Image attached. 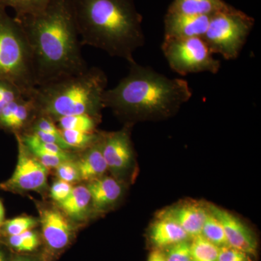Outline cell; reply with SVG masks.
Listing matches in <instances>:
<instances>
[{
  "instance_id": "1",
  "label": "cell",
  "mask_w": 261,
  "mask_h": 261,
  "mask_svg": "<svg viewBox=\"0 0 261 261\" xmlns=\"http://www.w3.org/2000/svg\"><path fill=\"white\" fill-rule=\"evenodd\" d=\"M15 18L32 49L37 87L89 68L81 50L71 0H51L37 14Z\"/></svg>"
},
{
  "instance_id": "2",
  "label": "cell",
  "mask_w": 261,
  "mask_h": 261,
  "mask_svg": "<svg viewBox=\"0 0 261 261\" xmlns=\"http://www.w3.org/2000/svg\"><path fill=\"white\" fill-rule=\"evenodd\" d=\"M82 45L135 62L134 53L145 43L142 16L134 0H71Z\"/></svg>"
},
{
  "instance_id": "3",
  "label": "cell",
  "mask_w": 261,
  "mask_h": 261,
  "mask_svg": "<svg viewBox=\"0 0 261 261\" xmlns=\"http://www.w3.org/2000/svg\"><path fill=\"white\" fill-rule=\"evenodd\" d=\"M129 71L114 88L103 94V106L130 121L162 119L172 116L191 99L190 84L170 79L149 66L130 63Z\"/></svg>"
},
{
  "instance_id": "4",
  "label": "cell",
  "mask_w": 261,
  "mask_h": 261,
  "mask_svg": "<svg viewBox=\"0 0 261 261\" xmlns=\"http://www.w3.org/2000/svg\"><path fill=\"white\" fill-rule=\"evenodd\" d=\"M106 73L97 67L38 86L31 99L39 114L56 121L61 117L89 115L100 118Z\"/></svg>"
},
{
  "instance_id": "5",
  "label": "cell",
  "mask_w": 261,
  "mask_h": 261,
  "mask_svg": "<svg viewBox=\"0 0 261 261\" xmlns=\"http://www.w3.org/2000/svg\"><path fill=\"white\" fill-rule=\"evenodd\" d=\"M0 80L14 85L24 97L37 87L32 49L23 27L0 6Z\"/></svg>"
},
{
  "instance_id": "6",
  "label": "cell",
  "mask_w": 261,
  "mask_h": 261,
  "mask_svg": "<svg viewBox=\"0 0 261 261\" xmlns=\"http://www.w3.org/2000/svg\"><path fill=\"white\" fill-rule=\"evenodd\" d=\"M254 25L252 17L230 5L211 15L202 39L213 54L232 61L240 56Z\"/></svg>"
},
{
  "instance_id": "7",
  "label": "cell",
  "mask_w": 261,
  "mask_h": 261,
  "mask_svg": "<svg viewBox=\"0 0 261 261\" xmlns=\"http://www.w3.org/2000/svg\"><path fill=\"white\" fill-rule=\"evenodd\" d=\"M161 49L171 69L181 75L203 72L216 74L221 68V62L214 58L201 37L164 38Z\"/></svg>"
},
{
  "instance_id": "8",
  "label": "cell",
  "mask_w": 261,
  "mask_h": 261,
  "mask_svg": "<svg viewBox=\"0 0 261 261\" xmlns=\"http://www.w3.org/2000/svg\"><path fill=\"white\" fill-rule=\"evenodd\" d=\"M15 135L18 150L16 167L11 177L0 184V189L16 194L44 191L47 186V168L24 145L20 136Z\"/></svg>"
},
{
  "instance_id": "9",
  "label": "cell",
  "mask_w": 261,
  "mask_h": 261,
  "mask_svg": "<svg viewBox=\"0 0 261 261\" xmlns=\"http://www.w3.org/2000/svg\"><path fill=\"white\" fill-rule=\"evenodd\" d=\"M42 240L47 254L59 255L70 246L75 237V229L69 219L60 209L51 206L38 207Z\"/></svg>"
},
{
  "instance_id": "10",
  "label": "cell",
  "mask_w": 261,
  "mask_h": 261,
  "mask_svg": "<svg viewBox=\"0 0 261 261\" xmlns=\"http://www.w3.org/2000/svg\"><path fill=\"white\" fill-rule=\"evenodd\" d=\"M130 124L118 132L102 133V154L108 169L116 177L123 176L134 162L133 146L130 140Z\"/></svg>"
},
{
  "instance_id": "11",
  "label": "cell",
  "mask_w": 261,
  "mask_h": 261,
  "mask_svg": "<svg viewBox=\"0 0 261 261\" xmlns=\"http://www.w3.org/2000/svg\"><path fill=\"white\" fill-rule=\"evenodd\" d=\"M207 207L222 225L228 246L245 252L250 256H255L257 242L251 230L241 220L227 211L214 205H207Z\"/></svg>"
},
{
  "instance_id": "12",
  "label": "cell",
  "mask_w": 261,
  "mask_h": 261,
  "mask_svg": "<svg viewBox=\"0 0 261 261\" xmlns=\"http://www.w3.org/2000/svg\"><path fill=\"white\" fill-rule=\"evenodd\" d=\"M207 214V205L187 202L161 211L159 217L172 220L185 230L190 238H193L201 234Z\"/></svg>"
},
{
  "instance_id": "13",
  "label": "cell",
  "mask_w": 261,
  "mask_h": 261,
  "mask_svg": "<svg viewBox=\"0 0 261 261\" xmlns=\"http://www.w3.org/2000/svg\"><path fill=\"white\" fill-rule=\"evenodd\" d=\"M210 17L167 12L164 18V38H202L208 27Z\"/></svg>"
},
{
  "instance_id": "14",
  "label": "cell",
  "mask_w": 261,
  "mask_h": 261,
  "mask_svg": "<svg viewBox=\"0 0 261 261\" xmlns=\"http://www.w3.org/2000/svg\"><path fill=\"white\" fill-rule=\"evenodd\" d=\"M38 113L31 98L22 97L10 102L0 115V128L14 134L25 133Z\"/></svg>"
},
{
  "instance_id": "15",
  "label": "cell",
  "mask_w": 261,
  "mask_h": 261,
  "mask_svg": "<svg viewBox=\"0 0 261 261\" xmlns=\"http://www.w3.org/2000/svg\"><path fill=\"white\" fill-rule=\"evenodd\" d=\"M87 187L90 192L92 210L97 213L111 209L123 194L121 184L112 176H103L88 182Z\"/></svg>"
},
{
  "instance_id": "16",
  "label": "cell",
  "mask_w": 261,
  "mask_h": 261,
  "mask_svg": "<svg viewBox=\"0 0 261 261\" xmlns=\"http://www.w3.org/2000/svg\"><path fill=\"white\" fill-rule=\"evenodd\" d=\"M102 135L99 140L88 148L76 161L80 170L81 180L90 182L105 176L108 171L107 163L102 154Z\"/></svg>"
},
{
  "instance_id": "17",
  "label": "cell",
  "mask_w": 261,
  "mask_h": 261,
  "mask_svg": "<svg viewBox=\"0 0 261 261\" xmlns=\"http://www.w3.org/2000/svg\"><path fill=\"white\" fill-rule=\"evenodd\" d=\"M149 239L155 249L164 250L175 244L188 240L190 237L172 220L159 217L151 226Z\"/></svg>"
},
{
  "instance_id": "18",
  "label": "cell",
  "mask_w": 261,
  "mask_h": 261,
  "mask_svg": "<svg viewBox=\"0 0 261 261\" xmlns=\"http://www.w3.org/2000/svg\"><path fill=\"white\" fill-rule=\"evenodd\" d=\"M60 210L74 221L85 219L92 208V199L87 187L80 185L73 187L71 193L63 202L58 203Z\"/></svg>"
},
{
  "instance_id": "19",
  "label": "cell",
  "mask_w": 261,
  "mask_h": 261,
  "mask_svg": "<svg viewBox=\"0 0 261 261\" xmlns=\"http://www.w3.org/2000/svg\"><path fill=\"white\" fill-rule=\"evenodd\" d=\"M230 6L224 0H173L168 13L188 15H211Z\"/></svg>"
},
{
  "instance_id": "20",
  "label": "cell",
  "mask_w": 261,
  "mask_h": 261,
  "mask_svg": "<svg viewBox=\"0 0 261 261\" xmlns=\"http://www.w3.org/2000/svg\"><path fill=\"white\" fill-rule=\"evenodd\" d=\"M3 243L13 253L31 254L35 252L42 244V237L34 229L15 236L0 238Z\"/></svg>"
},
{
  "instance_id": "21",
  "label": "cell",
  "mask_w": 261,
  "mask_h": 261,
  "mask_svg": "<svg viewBox=\"0 0 261 261\" xmlns=\"http://www.w3.org/2000/svg\"><path fill=\"white\" fill-rule=\"evenodd\" d=\"M100 118L89 115H77L61 117L56 121L61 130H75L79 132L93 133L96 132V127Z\"/></svg>"
},
{
  "instance_id": "22",
  "label": "cell",
  "mask_w": 261,
  "mask_h": 261,
  "mask_svg": "<svg viewBox=\"0 0 261 261\" xmlns=\"http://www.w3.org/2000/svg\"><path fill=\"white\" fill-rule=\"evenodd\" d=\"M39 219L32 216H21L5 220L0 226V238L20 234L34 229L39 224Z\"/></svg>"
},
{
  "instance_id": "23",
  "label": "cell",
  "mask_w": 261,
  "mask_h": 261,
  "mask_svg": "<svg viewBox=\"0 0 261 261\" xmlns=\"http://www.w3.org/2000/svg\"><path fill=\"white\" fill-rule=\"evenodd\" d=\"M220 247L206 240L202 235L192 238L190 252L192 261H217Z\"/></svg>"
},
{
  "instance_id": "24",
  "label": "cell",
  "mask_w": 261,
  "mask_h": 261,
  "mask_svg": "<svg viewBox=\"0 0 261 261\" xmlns=\"http://www.w3.org/2000/svg\"><path fill=\"white\" fill-rule=\"evenodd\" d=\"M51 2V0H0V6L13 8L15 17H22L40 13Z\"/></svg>"
},
{
  "instance_id": "25",
  "label": "cell",
  "mask_w": 261,
  "mask_h": 261,
  "mask_svg": "<svg viewBox=\"0 0 261 261\" xmlns=\"http://www.w3.org/2000/svg\"><path fill=\"white\" fill-rule=\"evenodd\" d=\"M201 235L216 246H228L222 225L209 209L208 214L202 226Z\"/></svg>"
},
{
  "instance_id": "26",
  "label": "cell",
  "mask_w": 261,
  "mask_h": 261,
  "mask_svg": "<svg viewBox=\"0 0 261 261\" xmlns=\"http://www.w3.org/2000/svg\"><path fill=\"white\" fill-rule=\"evenodd\" d=\"M101 134L97 132L87 133L75 130H61L63 140L73 150H83L93 145L100 139Z\"/></svg>"
},
{
  "instance_id": "27",
  "label": "cell",
  "mask_w": 261,
  "mask_h": 261,
  "mask_svg": "<svg viewBox=\"0 0 261 261\" xmlns=\"http://www.w3.org/2000/svg\"><path fill=\"white\" fill-rule=\"evenodd\" d=\"M164 250H166L163 252L166 261H192L189 240L175 244Z\"/></svg>"
},
{
  "instance_id": "28",
  "label": "cell",
  "mask_w": 261,
  "mask_h": 261,
  "mask_svg": "<svg viewBox=\"0 0 261 261\" xmlns=\"http://www.w3.org/2000/svg\"><path fill=\"white\" fill-rule=\"evenodd\" d=\"M56 170L57 176L59 179L70 184L77 183L81 181L80 170L74 159L64 161Z\"/></svg>"
},
{
  "instance_id": "29",
  "label": "cell",
  "mask_w": 261,
  "mask_h": 261,
  "mask_svg": "<svg viewBox=\"0 0 261 261\" xmlns=\"http://www.w3.org/2000/svg\"><path fill=\"white\" fill-rule=\"evenodd\" d=\"M22 96H23V94L14 85L5 81L0 80V115L10 102Z\"/></svg>"
},
{
  "instance_id": "30",
  "label": "cell",
  "mask_w": 261,
  "mask_h": 261,
  "mask_svg": "<svg viewBox=\"0 0 261 261\" xmlns=\"http://www.w3.org/2000/svg\"><path fill=\"white\" fill-rule=\"evenodd\" d=\"M29 150L48 170L56 169L60 164L64 161L75 159V158L74 159H68V158L62 157V156L49 153V152H44V151L38 149H29Z\"/></svg>"
},
{
  "instance_id": "31",
  "label": "cell",
  "mask_w": 261,
  "mask_h": 261,
  "mask_svg": "<svg viewBox=\"0 0 261 261\" xmlns=\"http://www.w3.org/2000/svg\"><path fill=\"white\" fill-rule=\"evenodd\" d=\"M73 189L72 184L58 178L50 187L51 198L57 203H60L70 195Z\"/></svg>"
},
{
  "instance_id": "32",
  "label": "cell",
  "mask_w": 261,
  "mask_h": 261,
  "mask_svg": "<svg viewBox=\"0 0 261 261\" xmlns=\"http://www.w3.org/2000/svg\"><path fill=\"white\" fill-rule=\"evenodd\" d=\"M250 255L230 246L220 247L217 261H251Z\"/></svg>"
},
{
  "instance_id": "33",
  "label": "cell",
  "mask_w": 261,
  "mask_h": 261,
  "mask_svg": "<svg viewBox=\"0 0 261 261\" xmlns=\"http://www.w3.org/2000/svg\"><path fill=\"white\" fill-rule=\"evenodd\" d=\"M10 261H48L46 255H37L34 254H11Z\"/></svg>"
},
{
  "instance_id": "34",
  "label": "cell",
  "mask_w": 261,
  "mask_h": 261,
  "mask_svg": "<svg viewBox=\"0 0 261 261\" xmlns=\"http://www.w3.org/2000/svg\"><path fill=\"white\" fill-rule=\"evenodd\" d=\"M147 261H166L163 250L154 249L153 251L151 252V253L149 254Z\"/></svg>"
},
{
  "instance_id": "35",
  "label": "cell",
  "mask_w": 261,
  "mask_h": 261,
  "mask_svg": "<svg viewBox=\"0 0 261 261\" xmlns=\"http://www.w3.org/2000/svg\"><path fill=\"white\" fill-rule=\"evenodd\" d=\"M11 254L8 253L6 249L0 246V261H10Z\"/></svg>"
},
{
  "instance_id": "36",
  "label": "cell",
  "mask_w": 261,
  "mask_h": 261,
  "mask_svg": "<svg viewBox=\"0 0 261 261\" xmlns=\"http://www.w3.org/2000/svg\"><path fill=\"white\" fill-rule=\"evenodd\" d=\"M5 210L4 205H3V201L0 199V226L3 224L5 221Z\"/></svg>"
}]
</instances>
